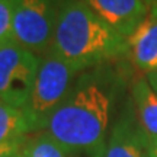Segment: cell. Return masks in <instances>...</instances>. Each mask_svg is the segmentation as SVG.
<instances>
[{
  "instance_id": "cell-1",
  "label": "cell",
  "mask_w": 157,
  "mask_h": 157,
  "mask_svg": "<svg viewBox=\"0 0 157 157\" xmlns=\"http://www.w3.org/2000/svg\"><path fill=\"white\" fill-rule=\"evenodd\" d=\"M122 63L109 61L83 70L45 131L70 153L103 157L112 115L129 80Z\"/></svg>"
},
{
  "instance_id": "cell-2",
  "label": "cell",
  "mask_w": 157,
  "mask_h": 157,
  "mask_svg": "<svg viewBox=\"0 0 157 157\" xmlns=\"http://www.w3.org/2000/svg\"><path fill=\"white\" fill-rule=\"evenodd\" d=\"M48 52L83 71L128 56L129 47L82 0H63Z\"/></svg>"
},
{
  "instance_id": "cell-3",
  "label": "cell",
  "mask_w": 157,
  "mask_h": 157,
  "mask_svg": "<svg viewBox=\"0 0 157 157\" xmlns=\"http://www.w3.org/2000/svg\"><path fill=\"white\" fill-rule=\"evenodd\" d=\"M82 73L73 64L58 58L52 52H47L39 60L32 92L29 95L23 113L28 119L31 132L47 128L52 113L63 103L76 82V76Z\"/></svg>"
},
{
  "instance_id": "cell-4",
  "label": "cell",
  "mask_w": 157,
  "mask_h": 157,
  "mask_svg": "<svg viewBox=\"0 0 157 157\" xmlns=\"http://www.w3.org/2000/svg\"><path fill=\"white\" fill-rule=\"evenodd\" d=\"M63 0H13L12 39L36 56L51 50Z\"/></svg>"
},
{
  "instance_id": "cell-5",
  "label": "cell",
  "mask_w": 157,
  "mask_h": 157,
  "mask_svg": "<svg viewBox=\"0 0 157 157\" xmlns=\"http://www.w3.org/2000/svg\"><path fill=\"white\" fill-rule=\"evenodd\" d=\"M41 57L15 41L0 45V102L23 109L32 92Z\"/></svg>"
},
{
  "instance_id": "cell-6",
  "label": "cell",
  "mask_w": 157,
  "mask_h": 157,
  "mask_svg": "<svg viewBox=\"0 0 157 157\" xmlns=\"http://www.w3.org/2000/svg\"><path fill=\"white\" fill-rule=\"evenodd\" d=\"M103 157H147V141L137 124L131 99L112 124Z\"/></svg>"
},
{
  "instance_id": "cell-7",
  "label": "cell",
  "mask_w": 157,
  "mask_h": 157,
  "mask_svg": "<svg viewBox=\"0 0 157 157\" xmlns=\"http://www.w3.org/2000/svg\"><path fill=\"white\" fill-rule=\"evenodd\" d=\"M108 26L128 39L150 13L144 0H82Z\"/></svg>"
},
{
  "instance_id": "cell-8",
  "label": "cell",
  "mask_w": 157,
  "mask_h": 157,
  "mask_svg": "<svg viewBox=\"0 0 157 157\" xmlns=\"http://www.w3.org/2000/svg\"><path fill=\"white\" fill-rule=\"evenodd\" d=\"M129 99L135 119L147 141V147L157 143V92L147 77H137L131 82Z\"/></svg>"
},
{
  "instance_id": "cell-9",
  "label": "cell",
  "mask_w": 157,
  "mask_h": 157,
  "mask_svg": "<svg viewBox=\"0 0 157 157\" xmlns=\"http://www.w3.org/2000/svg\"><path fill=\"white\" fill-rule=\"evenodd\" d=\"M129 56L135 67L157 71V16L146 17L128 38Z\"/></svg>"
},
{
  "instance_id": "cell-10",
  "label": "cell",
  "mask_w": 157,
  "mask_h": 157,
  "mask_svg": "<svg viewBox=\"0 0 157 157\" xmlns=\"http://www.w3.org/2000/svg\"><path fill=\"white\" fill-rule=\"evenodd\" d=\"M31 127L22 109L0 102V144L26 138Z\"/></svg>"
},
{
  "instance_id": "cell-11",
  "label": "cell",
  "mask_w": 157,
  "mask_h": 157,
  "mask_svg": "<svg viewBox=\"0 0 157 157\" xmlns=\"http://www.w3.org/2000/svg\"><path fill=\"white\" fill-rule=\"evenodd\" d=\"M23 157H68L70 151L47 131L26 138L21 148Z\"/></svg>"
},
{
  "instance_id": "cell-12",
  "label": "cell",
  "mask_w": 157,
  "mask_h": 157,
  "mask_svg": "<svg viewBox=\"0 0 157 157\" xmlns=\"http://www.w3.org/2000/svg\"><path fill=\"white\" fill-rule=\"evenodd\" d=\"M12 21H13V0H0V45L13 41Z\"/></svg>"
},
{
  "instance_id": "cell-13",
  "label": "cell",
  "mask_w": 157,
  "mask_h": 157,
  "mask_svg": "<svg viewBox=\"0 0 157 157\" xmlns=\"http://www.w3.org/2000/svg\"><path fill=\"white\" fill-rule=\"evenodd\" d=\"M26 138L23 140H16V141H7V143H2L0 144V157H10L15 153H19L22 148L23 143Z\"/></svg>"
},
{
  "instance_id": "cell-14",
  "label": "cell",
  "mask_w": 157,
  "mask_h": 157,
  "mask_svg": "<svg viewBox=\"0 0 157 157\" xmlns=\"http://www.w3.org/2000/svg\"><path fill=\"white\" fill-rule=\"evenodd\" d=\"M147 80H148V83L151 84V87L157 92V71H150V73L146 74Z\"/></svg>"
},
{
  "instance_id": "cell-15",
  "label": "cell",
  "mask_w": 157,
  "mask_h": 157,
  "mask_svg": "<svg viewBox=\"0 0 157 157\" xmlns=\"http://www.w3.org/2000/svg\"><path fill=\"white\" fill-rule=\"evenodd\" d=\"M144 3H146V6L148 7L150 13L157 10V0H144Z\"/></svg>"
},
{
  "instance_id": "cell-16",
  "label": "cell",
  "mask_w": 157,
  "mask_h": 157,
  "mask_svg": "<svg viewBox=\"0 0 157 157\" xmlns=\"http://www.w3.org/2000/svg\"><path fill=\"white\" fill-rule=\"evenodd\" d=\"M147 153H148L151 157H157V143L147 147Z\"/></svg>"
},
{
  "instance_id": "cell-17",
  "label": "cell",
  "mask_w": 157,
  "mask_h": 157,
  "mask_svg": "<svg viewBox=\"0 0 157 157\" xmlns=\"http://www.w3.org/2000/svg\"><path fill=\"white\" fill-rule=\"evenodd\" d=\"M10 157H23V156H22V153L19 151V153H15V154H12Z\"/></svg>"
},
{
  "instance_id": "cell-18",
  "label": "cell",
  "mask_w": 157,
  "mask_h": 157,
  "mask_svg": "<svg viewBox=\"0 0 157 157\" xmlns=\"http://www.w3.org/2000/svg\"><path fill=\"white\" fill-rule=\"evenodd\" d=\"M150 15H151V16H157V10H154V12H151V13H150Z\"/></svg>"
},
{
  "instance_id": "cell-19",
  "label": "cell",
  "mask_w": 157,
  "mask_h": 157,
  "mask_svg": "<svg viewBox=\"0 0 157 157\" xmlns=\"http://www.w3.org/2000/svg\"><path fill=\"white\" fill-rule=\"evenodd\" d=\"M147 157H151V156H150V154H148V153H147Z\"/></svg>"
}]
</instances>
